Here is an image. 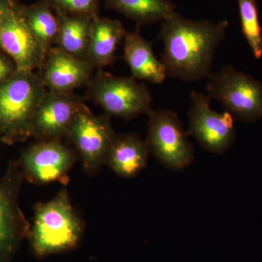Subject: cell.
I'll use <instances>...</instances> for the list:
<instances>
[{
    "label": "cell",
    "instance_id": "6da1fadb",
    "mask_svg": "<svg viewBox=\"0 0 262 262\" xmlns=\"http://www.w3.org/2000/svg\"><path fill=\"white\" fill-rule=\"evenodd\" d=\"M228 27L227 20H189L178 13L162 22L158 39L163 43L161 61L167 75L184 82L207 78Z\"/></svg>",
    "mask_w": 262,
    "mask_h": 262
},
{
    "label": "cell",
    "instance_id": "7a4b0ae2",
    "mask_svg": "<svg viewBox=\"0 0 262 262\" xmlns=\"http://www.w3.org/2000/svg\"><path fill=\"white\" fill-rule=\"evenodd\" d=\"M83 231V223L71 203L68 191L63 189L51 201L34 207L27 237L34 254L42 258L75 249Z\"/></svg>",
    "mask_w": 262,
    "mask_h": 262
},
{
    "label": "cell",
    "instance_id": "3957f363",
    "mask_svg": "<svg viewBox=\"0 0 262 262\" xmlns=\"http://www.w3.org/2000/svg\"><path fill=\"white\" fill-rule=\"evenodd\" d=\"M47 89L39 74L16 71L0 87V140L13 144L32 136L33 117Z\"/></svg>",
    "mask_w": 262,
    "mask_h": 262
},
{
    "label": "cell",
    "instance_id": "277c9868",
    "mask_svg": "<svg viewBox=\"0 0 262 262\" xmlns=\"http://www.w3.org/2000/svg\"><path fill=\"white\" fill-rule=\"evenodd\" d=\"M87 88L88 98L108 116L129 120L152 111L149 90L133 77H116L99 69Z\"/></svg>",
    "mask_w": 262,
    "mask_h": 262
},
{
    "label": "cell",
    "instance_id": "5b68a950",
    "mask_svg": "<svg viewBox=\"0 0 262 262\" xmlns=\"http://www.w3.org/2000/svg\"><path fill=\"white\" fill-rule=\"evenodd\" d=\"M207 94L216 100L234 120L255 122L262 118V82L224 66L207 77Z\"/></svg>",
    "mask_w": 262,
    "mask_h": 262
},
{
    "label": "cell",
    "instance_id": "8992f818",
    "mask_svg": "<svg viewBox=\"0 0 262 262\" xmlns=\"http://www.w3.org/2000/svg\"><path fill=\"white\" fill-rule=\"evenodd\" d=\"M148 116L145 141L149 153L169 170L187 168L194 159V149L177 114L170 110H152Z\"/></svg>",
    "mask_w": 262,
    "mask_h": 262
},
{
    "label": "cell",
    "instance_id": "52a82bcc",
    "mask_svg": "<svg viewBox=\"0 0 262 262\" xmlns=\"http://www.w3.org/2000/svg\"><path fill=\"white\" fill-rule=\"evenodd\" d=\"M24 179L20 162L10 163L0 181V262H12L31 226L18 205Z\"/></svg>",
    "mask_w": 262,
    "mask_h": 262
},
{
    "label": "cell",
    "instance_id": "ba28073f",
    "mask_svg": "<svg viewBox=\"0 0 262 262\" xmlns=\"http://www.w3.org/2000/svg\"><path fill=\"white\" fill-rule=\"evenodd\" d=\"M117 134L110 117L96 115L84 106L76 115L66 138L75 146L87 173H96L103 164Z\"/></svg>",
    "mask_w": 262,
    "mask_h": 262
},
{
    "label": "cell",
    "instance_id": "9c48e42d",
    "mask_svg": "<svg viewBox=\"0 0 262 262\" xmlns=\"http://www.w3.org/2000/svg\"><path fill=\"white\" fill-rule=\"evenodd\" d=\"M211 98L198 91L190 94L189 133L209 152L222 155L234 143V117L228 112L216 113L211 108Z\"/></svg>",
    "mask_w": 262,
    "mask_h": 262
},
{
    "label": "cell",
    "instance_id": "30bf717a",
    "mask_svg": "<svg viewBox=\"0 0 262 262\" xmlns=\"http://www.w3.org/2000/svg\"><path fill=\"white\" fill-rule=\"evenodd\" d=\"M78 159L77 151L61 141H41L29 146L21 157L24 179L37 185L60 182L67 185L68 173Z\"/></svg>",
    "mask_w": 262,
    "mask_h": 262
},
{
    "label": "cell",
    "instance_id": "8fae6325",
    "mask_svg": "<svg viewBox=\"0 0 262 262\" xmlns=\"http://www.w3.org/2000/svg\"><path fill=\"white\" fill-rule=\"evenodd\" d=\"M0 48L13 59L17 71L40 70L47 53L31 30L22 11L14 1L0 25Z\"/></svg>",
    "mask_w": 262,
    "mask_h": 262
},
{
    "label": "cell",
    "instance_id": "7c38bea8",
    "mask_svg": "<svg viewBox=\"0 0 262 262\" xmlns=\"http://www.w3.org/2000/svg\"><path fill=\"white\" fill-rule=\"evenodd\" d=\"M84 106L82 98L75 93L47 90L33 117L32 136L38 141H61Z\"/></svg>",
    "mask_w": 262,
    "mask_h": 262
},
{
    "label": "cell",
    "instance_id": "4fadbf2b",
    "mask_svg": "<svg viewBox=\"0 0 262 262\" xmlns=\"http://www.w3.org/2000/svg\"><path fill=\"white\" fill-rule=\"evenodd\" d=\"M94 70L86 60L75 58L55 46L48 51L39 75L48 91L69 94L87 87Z\"/></svg>",
    "mask_w": 262,
    "mask_h": 262
},
{
    "label": "cell",
    "instance_id": "5bb4252c",
    "mask_svg": "<svg viewBox=\"0 0 262 262\" xmlns=\"http://www.w3.org/2000/svg\"><path fill=\"white\" fill-rule=\"evenodd\" d=\"M139 27L134 32H126L123 39L124 58L131 77L151 84L163 83L168 77L166 68L155 56L152 42L141 36Z\"/></svg>",
    "mask_w": 262,
    "mask_h": 262
},
{
    "label": "cell",
    "instance_id": "9a60e30c",
    "mask_svg": "<svg viewBox=\"0 0 262 262\" xmlns=\"http://www.w3.org/2000/svg\"><path fill=\"white\" fill-rule=\"evenodd\" d=\"M149 150L146 141L136 134L117 135L108 151L106 164L117 175L133 178L146 168Z\"/></svg>",
    "mask_w": 262,
    "mask_h": 262
},
{
    "label": "cell",
    "instance_id": "2e32d148",
    "mask_svg": "<svg viewBox=\"0 0 262 262\" xmlns=\"http://www.w3.org/2000/svg\"><path fill=\"white\" fill-rule=\"evenodd\" d=\"M126 32L120 20L95 18L86 61L95 69L113 64L116 59L117 48Z\"/></svg>",
    "mask_w": 262,
    "mask_h": 262
},
{
    "label": "cell",
    "instance_id": "e0dca14e",
    "mask_svg": "<svg viewBox=\"0 0 262 262\" xmlns=\"http://www.w3.org/2000/svg\"><path fill=\"white\" fill-rule=\"evenodd\" d=\"M59 34L56 46L71 56L85 60L96 17L89 15L56 14Z\"/></svg>",
    "mask_w": 262,
    "mask_h": 262
},
{
    "label": "cell",
    "instance_id": "ac0fdd59",
    "mask_svg": "<svg viewBox=\"0 0 262 262\" xmlns=\"http://www.w3.org/2000/svg\"><path fill=\"white\" fill-rule=\"evenodd\" d=\"M108 10H115L134 20L138 27L163 22L177 13L169 0H103Z\"/></svg>",
    "mask_w": 262,
    "mask_h": 262
},
{
    "label": "cell",
    "instance_id": "d6986e66",
    "mask_svg": "<svg viewBox=\"0 0 262 262\" xmlns=\"http://www.w3.org/2000/svg\"><path fill=\"white\" fill-rule=\"evenodd\" d=\"M29 27L46 53L56 46L59 34V20L51 7L45 0L22 7Z\"/></svg>",
    "mask_w": 262,
    "mask_h": 262
},
{
    "label": "cell",
    "instance_id": "ffe728a7",
    "mask_svg": "<svg viewBox=\"0 0 262 262\" xmlns=\"http://www.w3.org/2000/svg\"><path fill=\"white\" fill-rule=\"evenodd\" d=\"M241 29L256 59L262 57V29L256 0H237Z\"/></svg>",
    "mask_w": 262,
    "mask_h": 262
},
{
    "label": "cell",
    "instance_id": "44dd1931",
    "mask_svg": "<svg viewBox=\"0 0 262 262\" xmlns=\"http://www.w3.org/2000/svg\"><path fill=\"white\" fill-rule=\"evenodd\" d=\"M56 14L98 16L101 0H45Z\"/></svg>",
    "mask_w": 262,
    "mask_h": 262
},
{
    "label": "cell",
    "instance_id": "7402d4cb",
    "mask_svg": "<svg viewBox=\"0 0 262 262\" xmlns=\"http://www.w3.org/2000/svg\"><path fill=\"white\" fill-rule=\"evenodd\" d=\"M17 70L4 56H0V87L11 77Z\"/></svg>",
    "mask_w": 262,
    "mask_h": 262
},
{
    "label": "cell",
    "instance_id": "603a6c76",
    "mask_svg": "<svg viewBox=\"0 0 262 262\" xmlns=\"http://www.w3.org/2000/svg\"><path fill=\"white\" fill-rule=\"evenodd\" d=\"M12 3L13 0H0V25L8 14Z\"/></svg>",
    "mask_w": 262,
    "mask_h": 262
}]
</instances>
